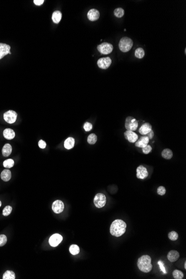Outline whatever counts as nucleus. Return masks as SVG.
<instances>
[{
    "mask_svg": "<svg viewBox=\"0 0 186 279\" xmlns=\"http://www.w3.org/2000/svg\"><path fill=\"white\" fill-rule=\"evenodd\" d=\"M126 223L123 220H116L110 226V232L115 237H120L126 232Z\"/></svg>",
    "mask_w": 186,
    "mask_h": 279,
    "instance_id": "1",
    "label": "nucleus"
},
{
    "mask_svg": "<svg viewBox=\"0 0 186 279\" xmlns=\"http://www.w3.org/2000/svg\"><path fill=\"white\" fill-rule=\"evenodd\" d=\"M151 257L148 255H143L138 258L137 265L139 269L142 272L145 273L149 272L152 269V265L151 264Z\"/></svg>",
    "mask_w": 186,
    "mask_h": 279,
    "instance_id": "2",
    "label": "nucleus"
},
{
    "mask_svg": "<svg viewBox=\"0 0 186 279\" xmlns=\"http://www.w3.org/2000/svg\"><path fill=\"white\" fill-rule=\"evenodd\" d=\"M133 45L132 40L128 37H123L120 39L119 43V48L120 50L123 52L129 51Z\"/></svg>",
    "mask_w": 186,
    "mask_h": 279,
    "instance_id": "3",
    "label": "nucleus"
},
{
    "mask_svg": "<svg viewBox=\"0 0 186 279\" xmlns=\"http://www.w3.org/2000/svg\"><path fill=\"white\" fill-rule=\"evenodd\" d=\"M138 126V121L133 117H128L126 120L125 127L127 130L135 131Z\"/></svg>",
    "mask_w": 186,
    "mask_h": 279,
    "instance_id": "4",
    "label": "nucleus"
},
{
    "mask_svg": "<svg viewBox=\"0 0 186 279\" xmlns=\"http://www.w3.org/2000/svg\"><path fill=\"white\" fill-rule=\"evenodd\" d=\"M106 195L102 193H99L95 195L94 199V203L97 208H102L106 205Z\"/></svg>",
    "mask_w": 186,
    "mask_h": 279,
    "instance_id": "5",
    "label": "nucleus"
},
{
    "mask_svg": "<svg viewBox=\"0 0 186 279\" xmlns=\"http://www.w3.org/2000/svg\"><path fill=\"white\" fill-rule=\"evenodd\" d=\"M97 49L102 54L107 55L112 52L113 46L108 42H103L97 46Z\"/></svg>",
    "mask_w": 186,
    "mask_h": 279,
    "instance_id": "6",
    "label": "nucleus"
},
{
    "mask_svg": "<svg viewBox=\"0 0 186 279\" xmlns=\"http://www.w3.org/2000/svg\"><path fill=\"white\" fill-rule=\"evenodd\" d=\"M18 114L14 110H8L4 114V120L9 124H12L16 122Z\"/></svg>",
    "mask_w": 186,
    "mask_h": 279,
    "instance_id": "7",
    "label": "nucleus"
},
{
    "mask_svg": "<svg viewBox=\"0 0 186 279\" xmlns=\"http://www.w3.org/2000/svg\"><path fill=\"white\" fill-rule=\"evenodd\" d=\"M112 59L109 57L100 58L98 60V66L102 69H106L112 64Z\"/></svg>",
    "mask_w": 186,
    "mask_h": 279,
    "instance_id": "8",
    "label": "nucleus"
},
{
    "mask_svg": "<svg viewBox=\"0 0 186 279\" xmlns=\"http://www.w3.org/2000/svg\"><path fill=\"white\" fill-rule=\"evenodd\" d=\"M63 241V237L59 234H54L49 238V244L52 247H56Z\"/></svg>",
    "mask_w": 186,
    "mask_h": 279,
    "instance_id": "9",
    "label": "nucleus"
},
{
    "mask_svg": "<svg viewBox=\"0 0 186 279\" xmlns=\"http://www.w3.org/2000/svg\"><path fill=\"white\" fill-rule=\"evenodd\" d=\"M148 176V172L147 168L143 166H139L137 168V177L138 179H144L147 178Z\"/></svg>",
    "mask_w": 186,
    "mask_h": 279,
    "instance_id": "10",
    "label": "nucleus"
},
{
    "mask_svg": "<svg viewBox=\"0 0 186 279\" xmlns=\"http://www.w3.org/2000/svg\"><path fill=\"white\" fill-rule=\"evenodd\" d=\"M52 209L55 213H61L64 209V204L60 200H56L53 202Z\"/></svg>",
    "mask_w": 186,
    "mask_h": 279,
    "instance_id": "11",
    "label": "nucleus"
},
{
    "mask_svg": "<svg viewBox=\"0 0 186 279\" xmlns=\"http://www.w3.org/2000/svg\"><path fill=\"white\" fill-rule=\"evenodd\" d=\"M124 136L126 140L130 143H135L138 140V136L133 131L126 130L124 133Z\"/></svg>",
    "mask_w": 186,
    "mask_h": 279,
    "instance_id": "12",
    "label": "nucleus"
},
{
    "mask_svg": "<svg viewBox=\"0 0 186 279\" xmlns=\"http://www.w3.org/2000/svg\"><path fill=\"white\" fill-rule=\"evenodd\" d=\"M149 142V140L146 135H143L141 136L138 140H137L135 143V146L138 148H143L147 146Z\"/></svg>",
    "mask_w": 186,
    "mask_h": 279,
    "instance_id": "13",
    "label": "nucleus"
},
{
    "mask_svg": "<svg viewBox=\"0 0 186 279\" xmlns=\"http://www.w3.org/2000/svg\"><path fill=\"white\" fill-rule=\"evenodd\" d=\"M10 46L4 43H0V60L7 54H11Z\"/></svg>",
    "mask_w": 186,
    "mask_h": 279,
    "instance_id": "14",
    "label": "nucleus"
},
{
    "mask_svg": "<svg viewBox=\"0 0 186 279\" xmlns=\"http://www.w3.org/2000/svg\"><path fill=\"white\" fill-rule=\"evenodd\" d=\"M88 19L91 21H96L100 16V13L98 10L96 9H91L88 12Z\"/></svg>",
    "mask_w": 186,
    "mask_h": 279,
    "instance_id": "15",
    "label": "nucleus"
},
{
    "mask_svg": "<svg viewBox=\"0 0 186 279\" xmlns=\"http://www.w3.org/2000/svg\"><path fill=\"white\" fill-rule=\"evenodd\" d=\"M152 130V126L149 123H145L139 129V132L142 135H146Z\"/></svg>",
    "mask_w": 186,
    "mask_h": 279,
    "instance_id": "16",
    "label": "nucleus"
},
{
    "mask_svg": "<svg viewBox=\"0 0 186 279\" xmlns=\"http://www.w3.org/2000/svg\"><path fill=\"white\" fill-rule=\"evenodd\" d=\"M179 258V252L176 250H172V251H169L167 255V258L168 259L169 261L172 262L176 261Z\"/></svg>",
    "mask_w": 186,
    "mask_h": 279,
    "instance_id": "17",
    "label": "nucleus"
},
{
    "mask_svg": "<svg viewBox=\"0 0 186 279\" xmlns=\"http://www.w3.org/2000/svg\"><path fill=\"white\" fill-rule=\"evenodd\" d=\"M3 134L4 137L8 140H12L15 136V133L12 129L10 128H6L5 129Z\"/></svg>",
    "mask_w": 186,
    "mask_h": 279,
    "instance_id": "18",
    "label": "nucleus"
},
{
    "mask_svg": "<svg viewBox=\"0 0 186 279\" xmlns=\"http://www.w3.org/2000/svg\"><path fill=\"white\" fill-rule=\"evenodd\" d=\"M75 140L73 137H69L64 142V147L67 149H71L74 147Z\"/></svg>",
    "mask_w": 186,
    "mask_h": 279,
    "instance_id": "19",
    "label": "nucleus"
},
{
    "mask_svg": "<svg viewBox=\"0 0 186 279\" xmlns=\"http://www.w3.org/2000/svg\"><path fill=\"white\" fill-rule=\"evenodd\" d=\"M12 150V148L10 144H5L2 149V155L4 157H8L10 155L11 152Z\"/></svg>",
    "mask_w": 186,
    "mask_h": 279,
    "instance_id": "20",
    "label": "nucleus"
},
{
    "mask_svg": "<svg viewBox=\"0 0 186 279\" xmlns=\"http://www.w3.org/2000/svg\"><path fill=\"white\" fill-rule=\"evenodd\" d=\"M1 178L5 182L9 181L11 178V172L8 169H5L1 174Z\"/></svg>",
    "mask_w": 186,
    "mask_h": 279,
    "instance_id": "21",
    "label": "nucleus"
},
{
    "mask_svg": "<svg viewBox=\"0 0 186 279\" xmlns=\"http://www.w3.org/2000/svg\"><path fill=\"white\" fill-rule=\"evenodd\" d=\"M62 18V14L60 11H55L53 12L52 20L55 24H59Z\"/></svg>",
    "mask_w": 186,
    "mask_h": 279,
    "instance_id": "22",
    "label": "nucleus"
},
{
    "mask_svg": "<svg viewBox=\"0 0 186 279\" xmlns=\"http://www.w3.org/2000/svg\"><path fill=\"white\" fill-rule=\"evenodd\" d=\"M162 156L166 159H171L173 157V152L170 149L166 148L162 151Z\"/></svg>",
    "mask_w": 186,
    "mask_h": 279,
    "instance_id": "23",
    "label": "nucleus"
},
{
    "mask_svg": "<svg viewBox=\"0 0 186 279\" xmlns=\"http://www.w3.org/2000/svg\"><path fill=\"white\" fill-rule=\"evenodd\" d=\"M69 251L72 255H77L80 252V248L77 245H72L69 248Z\"/></svg>",
    "mask_w": 186,
    "mask_h": 279,
    "instance_id": "24",
    "label": "nucleus"
},
{
    "mask_svg": "<svg viewBox=\"0 0 186 279\" xmlns=\"http://www.w3.org/2000/svg\"><path fill=\"white\" fill-rule=\"evenodd\" d=\"M2 279H15V274L14 272H13V271H10V270H7L4 273Z\"/></svg>",
    "mask_w": 186,
    "mask_h": 279,
    "instance_id": "25",
    "label": "nucleus"
},
{
    "mask_svg": "<svg viewBox=\"0 0 186 279\" xmlns=\"http://www.w3.org/2000/svg\"><path fill=\"white\" fill-rule=\"evenodd\" d=\"M144 55H145V52H144V50L142 48H139L136 49L135 51V56L138 59H142L144 57Z\"/></svg>",
    "mask_w": 186,
    "mask_h": 279,
    "instance_id": "26",
    "label": "nucleus"
},
{
    "mask_svg": "<svg viewBox=\"0 0 186 279\" xmlns=\"http://www.w3.org/2000/svg\"><path fill=\"white\" fill-rule=\"evenodd\" d=\"M97 141V136L95 134L93 133L90 134L88 137V142L90 144H94Z\"/></svg>",
    "mask_w": 186,
    "mask_h": 279,
    "instance_id": "27",
    "label": "nucleus"
},
{
    "mask_svg": "<svg viewBox=\"0 0 186 279\" xmlns=\"http://www.w3.org/2000/svg\"><path fill=\"white\" fill-rule=\"evenodd\" d=\"M114 13L116 18H121L124 15V11L122 8H117L114 10Z\"/></svg>",
    "mask_w": 186,
    "mask_h": 279,
    "instance_id": "28",
    "label": "nucleus"
},
{
    "mask_svg": "<svg viewBox=\"0 0 186 279\" xmlns=\"http://www.w3.org/2000/svg\"><path fill=\"white\" fill-rule=\"evenodd\" d=\"M3 165L4 167L6 168H10L14 167V161L12 159H8L4 161Z\"/></svg>",
    "mask_w": 186,
    "mask_h": 279,
    "instance_id": "29",
    "label": "nucleus"
},
{
    "mask_svg": "<svg viewBox=\"0 0 186 279\" xmlns=\"http://www.w3.org/2000/svg\"><path fill=\"white\" fill-rule=\"evenodd\" d=\"M173 276L176 279H182L183 278V274L182 271L178 270H175L173 272Z\"/></svg>",
    "mask_w": 186,
    "mask_h": 279,
    "instance_id": "30",
    "label": "nucleus"
},
{
    "mask_svg": "<svg viewBox=\"0 0 186 279\" xmlns=\"http://www.w3.org/2000/svg\"><path fill=\"white\" fill-rule=\"evenodd\" d=\"M169 238L172 241H176L178 238V234L175 231H172L168 234Z\"/></svg>",
    "mask_w": 186,
    "mask_h": 279,
    "instance_id": "31",
    "label": "nucleus"
},
{
    "mask_svg": "<svg viewBox=\"0 0 186 279\" xmlns=\"http://www.w3.org/2000/svg\"><path fill=\"white\" fill-rule=\"evenodd\" d=\"M12 207H11L10 206H7L6 207H5L4 208V210H3V215L5 216H9V215H10L11 212H12Z\"/></svg>",
    "mask_w": 186,
    "mask_h": 279,
    "instance_id": "32",
    "label": "nucleus"
},
{
    "mask_svg": "<svg viewBox=\"0 0 186 279\" xmlns=\"http://www.w3.org/2000/svg\"><path fill=\"white\" fill-rule=\"evenodd\" d=\"M7 237L5 235H0V246H3L7 242Z\"/></svg>",
    "mask_w": 186,
    "mask_h": 279,
    "instance_id": "33",
    "label": "nucleus"
},
{
    "mask_svg": "<svg viewBox=\"0 0 186 279\" xmlns=\"http://www.w3.org/2000/svg\"><path fill=\"white\" fill-rule=\"evenodd\" d=\"M166 189L163 186H160L157 189V193L159 195H165Z\"/></svg>",
    "mask_w": 186,
    "mask_h": 279,
    "instance_id": "34",
    "label": "nucleus"
},
{
    "mask_svg": "<svg viewBox=\"0 0 186 279\" xmlns=\"http://www.w3.org/2000/svg\"><path fill=\"white\" fill-rule=\"evenodd\" d=\"M152 150V148L150 145H148V144L147 146H145V147L142 148V152L145 154H148Z\"/></svg>",
    "mask_w": 186,
    "mask_h": 279,
    "instance_id": "35",
    "label": "nucleus"
},
{
    "mask_svg": "<svg viewBox=\"0 0 186 279\" xmlns=\"http://www.w3.org/2000/svg\"><path fill=\"white\" fill-rule=\"evenodd\" d=\"M84 129L86 132H89L93 129L92 124L89 122H86L84 125Z\"/></svg>",
    "mask_w": 186,
    "mask_h": 279,
    "instance_id": "36",
    "label": "nucleus"
},
{
    "mask_svg": "<svg viewBox=\"0 0 186 279\" xmlns=\"http://www.w3.org/2000/svg\"><path fill=\"white\" fill-rule=\"evenodd\" d=\"M158 264L159 266V267H160V269H161V270L162 271H163V273L165 274H167L165 268V266H164V264H163V262L162 261H159L158 262Z\"/></svg>",
    "mask_w": 186,
    "mask_h": 279,
    "instance_id": "37",
    "label": "nucleus"
},
{
    "mask_svg": "<svg viewBox=\"0 0 186 279\" xmlns=\"http://www.w3.org/2000/svg\"><path fill=\"white\" fill-rule=\"evenodd\" d=\"M39 146L40 148L41 149H45L46 148V142L45 141H44L43 140H39Z\"/></svg>",
    "mask_w": 186,
    "mask_h": 279,
    "instance_id": "38",
    "label": "nucleus"
},
{
    "mask_svg": "<svg viewBox=\"0 0 186 279\" xmlns=\"http://www.w3.org/2000/svg\"><path fill=\"white\" fill-rule=\"evenodd\" d=\"M146 136L149 138V140H152V139H153V138L154 136V132L152 130L146 134Z\"/></svg>",
    "mask_w": 186,
    "mask_h": 279,
    "instance_id": "39",
    "label": "nucleus"
},
{
    "mask_svg": "<svg viewBox=\"0 0 186 279\" xmlns=\"http://www.w3.org/2000/svg\"><path fill=\"white\" fill-rule=\"evenodd\" d=\"M44 2H45L44 0H34V3L36 5H37V6H40V5H41L44 4Z\"/></svg>",
    "mask_w": 186,
    "mask_h": 279,
    "instance_id": "40",
    "label": "nucleus"
},
{
    "mask_svg": "<svg viewBox=\"0 0 186 279\" xmlns=\"http://www.w3.org/2000/svg\"><path fill=\"white\" fill-rule=\"evenodd\" d=\"M184 267H185V269H186V263L185 262V264H184Z\"/></svg>",
    "mask_w": 186,
    "mask_h": 279,
    "instance_id": "41",
    "label": "nucleus"
},
{
    "mask_svg": "<svg viewBox=\"0 0 186 279\" xmlns=\"http://www.w3.org/2000/svg\"><path fill=\"white\" fill-rule=\"evenodd\" d=\"M1 205H2V203H1V201H0V207H1Z\"/></svg>",
    "mask_w": 186,
    "mask_h": 279,
    "instance_id": "42",
    "label": "nucleus"
}]
</instances>
